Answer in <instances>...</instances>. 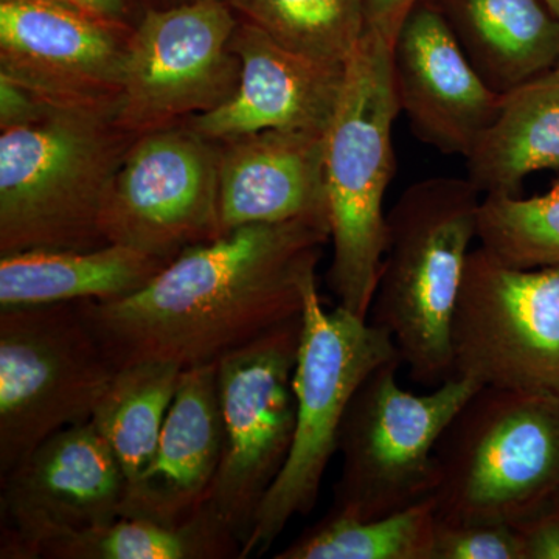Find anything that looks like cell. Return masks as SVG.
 Returning a JSON list of instances; mask_svg holds the SVG:
<instances>
[{
	"label": "cell",
	"instance_id": "27",
	"mask_svg": "<svg viewBox=\"0 0 559 559\" xmlns=\"http://www.w3.org/2000/svg\"><path fill=\"white\" fill-rule=\"evenodd\" d=\"M430 559H524V547L514 525L437 521Z\"/></svg>",
	"mask_w": 559,
	"mask_h": 559
},
{
	"label": "cell",
	"instance_id": "19",
	"mask_svg": "<svg viewBox=\"0 0 559 559\" xmlns=\"http://www.w3.org/2000/svg\"><path fill=\"white\" fill-rule=\"evenodd\" d=\"M433 5L480 79L498 94L558 68L559 17L543 0H441Z\"/></svg>",
	"mask_w": 559,
	"mask_h": 559
},
{
	"label": "cell",
	"instance_id": "26",
	"mask_svg": "<svg viewBox=\"0 0 559 559\" xmlns=\"http://www.w3.org/2000/svg\"><path fill=\"white\" fill-rule=\"evenodd\" d=\"M480 248L514 270L559 267V179L540 197L488 193L477 215Z\"/></svg>",
	"mask_w": 559,
	"mask_h": 559
},
{
	"label": "cell",
	"instance_id": "16",
	"mask_svg": "<svg viewBox=\"0 0 559 559\" xmlns=\"http://www.w3.org/2000/svg\"><path fill=\"white\" fill-rule=\"evenodd\" d=\"M241 61L238 90L187 127L213 142L264 130L326 134L340 106L347 64H331L280 46L238 17L231 38Z\"/></svg>",
	"mask_w": 559,
	"mask_h": 559
},
{
	"label": "cell",
	"instance_id": "13",
	"mask_svg": "<svg viewBox=\"0 0 559 559\" xmlns=\"http://www.w3.org/2000/svg\"><path fill=\"white\" fill-rule=\"evenodd\" d=\"M127 476L94 423L49 437L0 476V558L38 559L120 516Z\"/></svg>",
	"mask_w": 559,
	"mask_h": 559
},
{
	"label": "cell",
	"instance_id": "29",
	"mask_svg": "<svg viewBox=\"0 0 559 559\" xmlns=\"http://www.w3.org/2000/svg\"><path fill=\"white\" fill-rule=\"evenodd\" d=\"M50 106L36 98L20 84L0 76V131L25 127L43 119Z\"/></svg>",
	"mask_w": 559,
	"mask_h": 559
},
{
	"label": "cell",
	"instance_id": "25",
	"mask_svg": "<svg viewBox=\"0 0 559 559\" xmlns=\"http://www.w3.org/2000/svg\"><path fill=\"white\" fill-rule=\"evenodd\" d=\"M286 49L347 64L367 31L366 0H226Z\"/></svg>",
	"mask_w": 559,
	"mask_h": 559
},
{
	"label": "cell",
	"instance_id": "33",
	"mask_svg": "<svg viewBox=\"0 0 559 559\" xmlns=\"http://www.w3.org/2000/svg\"><path fill=\"white\" fill-rule=\"evenodd\" d=\"M546 3L547 9L555 14V16L559 17V0H543Z\"/></svg>",
	"mask_w": 559,
	"mask_h": 559
},
{
	"label": "cell",
	"instance_id": "34",
	"mask_svg": "<svg viewBox=\"0 0 559 559\" xmlns=\"http://www.w3.org/2000/svg\"><path fill=\"white\" fill-rule=\"evenodd\" d=\"M193 2V0H162L164 5H176V3Z\"/></svg>",
	"mask_w": 559,
	"mask_h": 559
},
{
	"label": "cell",
	"instance_id": "24",
	"mask_svg": "<svg viewBox=\"0 0 559 559\" xmlns=\"http://www.w3.org/2000/svg\"><path fill=\"white\" fill-rule=\"evenodd\" d=\"M436 499L377 520L326 513L277 559H430L437 527Z\"/></svg>",
	"mask_w": 559,
	"mask_h": 559
},
{
	"label": "cell",
	"instance_id": "12",
	"mask_svg": "<svg viewBox=\"0 0 559 559\" xmlns=\"http://www.w3.org/2000/svg\"><path fill=\"white\" fill-rule=\"evenodd\" d=\"M102 230L106 242L168 263L219 238L218 143L186 123L140 135L114 178Z\"/></svg>",
	"mask_w": 559,
	"mask_h": 559
},
{
	"label": "cell",
	"instance_id": "20",
	"mask_svg": "<svg viewBox=\"0 0 559 559\" xmlns=\"http://www.w3.org/2000/svg\"><path fill=\"white\" fill-rule=\"evenodd\" d=\"M167 264L112 242L91 250H28L0 255V310L123 299L145 288Z\"/></svg>",
	"mask_w": 559,
	"mask_h": 559
},
{
	"label": "cell",
	"instance_id": "30",
	"mask_svg": "<svg viewBox=\"0 0 559 559\" xmlns=\"http://www.w3.org/2000/svg\"><path fill=\"white\" fill-rule=\"evenodd\" d=\"M80 10L114 24L134 28L146 11L164 7L162 0H72Z\"/></svg>",
	"mask_w": 559,
	"mask_h": 559
},
{
	"label": "cell",
	"instance_id": "9",
	"mask_svg": "<svg viewBox=\"0 0 559 559\" xmlns=\"http://www.w3.org/2000/svg\"><path fill=\"white\" fill-rule=\"evenodd\" d=\"M300 336L301 316L216 364L223 454L202 509L229 530L242 547L293 448V380Z\"/></svg>",
	"mask_w": 559,
	"mask_h": 559
},
{
	"label": "cell",
	"instance_id": "8",
	"mask_svg": "<svg viewBox=\"0 0 559 559\" xmlns=\"http://www.w3.org/2000/svg\"><path fill=\"white\" fill-rule=\"evenodd\" d=\"M116 367L73 304L0 310V476L91 421Z\"/></svg>",
	"mask_w": 559,
	"mask_h": 559
},
{
	"label": "cell",
	"instance_id": "1",
	"mask_svg": "<svg viewBox=\"0 0 559 559\" xmlns=\"http://www.w3.org/2000/svg\"><path fill=\"white\" fill-rule=\"evenodd\" d=\"M329 242L312 221L249 224L187 249L131 296L76 308L116 369L218 364L301 316Z\"/></svg>",
	"mask_w": 559,
	"mask_h": 559
},
{
	"label": "cell",
	"instance_id": "7",
	"mask_svg": "<svg viewBox=\"0 0 559 559\" xmlns=\"http://www.w3.org/2000/svg\"><path fill=\"white\" fill-rule=\"evenodd\" d=\"M401 364L395 359L378 367L349 403L337 443L341 474L330 513L377 520L436 492L437 443L484 385L455 374L417 395L401 388Z\"/></svg>",
	"mask_w": 559,
	"mask_h": 559
},
{
	"label": "cell",
	"instance_id": "14",
	"mask_svg": "<svg viewBox=\"0 0 559 559\" xmlns=\"http://www.w3.org/2000/svg\"><path fill=\"white\" fill-rule=\"evenodd\" d=\"M131 33L75 7L0 2V76L50 108L116 112Z\"/></svg>",
	"mask_w": 559,
	"mask_h": 559
},
{
	"label": "cell",
	"instance_id": "18",
	"mask_svg": "<svg viewBox=\"0 0 559 559\" xmlns=\"http://www.w3.org/2000/svg\"><path fill=\"white\" fill-rule=\"evenodd\" d=\"M223 454L216 364L182 370L148 468L128 484L120 518L180 525L202 509Z\"/></svg>",
	"mask_w": 559,
	"mask_h": 559
},
{
	"label": "cell",
	"instance_id": "31",
	"mask_svg": "<svg viewBox=\"0 0 559 559\" xmlns=\"http://www.w3.org/2000/svg\"><path fill=\"white\" fill-rule=\"evenodd\" d=\"M419 0H366L367 28L377 32L390 46Z\"/></svg>",
	"mask_w": 559,
	"mask_h": 559
},
{
	"label": "cell",
	"instance_id": "15",
	"mask_svg": "<svg viewBox=\"0 0 559 559\" xmlns=\"http://www.w3.org/2000/svg\"><path fill=\"white\" fill-rule=\"evenodd\" d=\"M392 75L412 131L443 154L469 157L502 108L503 95L480 79L441 11L425 0L393 43Z\"/></svg>",
	"mask_w": 559,
	"mask_h": 559
},
{
	"label": "cell",
	"instance_id": "32",
	"mask_svg": "<svg viewBox=\"0 0 559 559\" xmlns=\"http://www.w3.org/2000/svg\"><path fill=\"white\" fill-rule=\"evenodd\" d=\"M0 2H43V3H58V5L79 7L72 0H0Z\"/></svg>",
	"mask_w": 559,
	"mask_h": 559
},
{
	"label": "cell",
	"instance_id": "4",
	"mask_svg": "<svg viewBox=\"0 0 559 559\" xmlns=\"http://www.w3.org/2000/svg\"><path fill=\"white\" fill-rule=\"evenodd\" d=\"M400 112L392 46L367 28L348 60L344 91L325 134V187L333 260L326 283L337 307L369 316L385 249L384 197Z\"/></svg>",
	"mask_w": 559,
	"mask_h": 559
},
{
	"label": "cell",
	"instance_id": "3",
	"mask_svg": "<svg viewBox=\"0 0 559 559\" xmlns=\"http://www.w3.org/2000/svg\"><path fill=\"white\" fill-rule=\"evenodd\" d=\"M479 207L469 179L433 178L409 187L388 213L367 320L389 331L412 380L425 388L455 377L452 319Z\"/></svg>",
	"mask_w": 559,
	"mask_h": 559
},
{
	"label": "cell",
	"instance_id": "28",
	"mask_svg": "<svg viewBox=\"0 0 559 559\" xmlns=\"http://www.w3.org/2000/svg\"><path fill=\"white\" fill-rule=\"evenodd\" d=\"M514 528L521 536L524 559H559V492Z\"/></svg>",
	"mask_w": 559,
	"mask_h": 559
},
{
	"label": "cell",
	"instance_id": "17",
	"mask_svg": "<svg viewBox=\"0 0 559 559\" xmlns=\"http://www.w3.org/2000/svg\"><path fill=\"white\" fill-rule=\"evenodd\" d=\"M216 143L223 235L299 219L330 227L325 134L264 130Z\"/></svg>",
	"mask_w": 559,
	"mask_h": 559
},
{
	"label": "cell",
	"instance_id": "6",
	"mask_svg": "<svg viewBox=\"0 0 559 559\" xmlns=\"http://www.w3.org/2000/svg\"><path fill=\"white\" fill-rule=\"evenodd\" d=\"M395 359L401 356L389 331L341 307L326 311L318 280L308 286L293 380V448L261 502L241 558L266 554L294 518L314 510L353 396L378 367Z\"/></svg>",
	"mask_w": 559,
	"mask_h": 559
},
{
	"label": "cell",
	"instance_id": "35",
	"mask_svg": "<svg viewBox=\"0 0 559 559\" xmlns=\"http://www.w3.org/2000/svg\"><path fill=\"white\" fill-rule=\"evenodd\" d=\"M558 68H559V64H558Z\"/></svg>",
	"mask_w": 559,
	"mask_h": 559
},
{
	"label": "cell",
	"instance_id": "11",
	"mask_svg": "<svg viewBox=\"0 0 559 559\" xmlns=\"http://www.w3.org/2000/svg\"><path fill=\"white\" fill-rule=\"evenodd\" d=\"M238 16L226 0L154 7L132 28L116 120L131 134L212 112L238 90L231 46Z\"/></svg>",
	"mask_w": 559,
	"mask_h": 559
},
{
	"label": "cell",
	"instance_id": "23",
	"mask_svg": "<svg viewBox=\"0 0 559 559\" xmlns=\"http://www.w3.org/2000/svg\"><path fill=\"white\" fill-rule=\"evenodd\" d=\"M240 540L210 511L201 509L180 525L117 518L55 544L49 559H234L241 558Z\"/></svg>",
	"mask_w": 559,
	"mask_h": 559
},
{
	"label": "cell",
	"instance_id": "2",
	"mask_svg": "<svg viewBox=\"0 0 559 559\" xmlns=\"http://www.w3.org/2000/svg\"><path fill=\"white\" fill-rule=\"evenodd\" d=\"M135 139L97 110L50 109L0 131V255L109 245L103 212Z\"/></svg>",
	"mask_w": 559,
	"mask_h": 559
},
{
	"label": "cell",
	"instance_id": "22",
	"mask_svg": "<svg viewBox=\"0 0 559 559\" xmlns=\"http://www.w3.org/2000/svg\"><path fill=\"white\" fill-rule=\"evenodd\" d=\"M180 373L178 366L167 362L121 367L92 415L91 421L119 460L128 484L154 457Z\"/></svg>",
	"mask_w": 559,
	"mask_h": 559
},
{
	"label": "cell",
	"instance_id": "21",
	"mask_svg": "<svg viewBox=\"0 0 559 559\" xmlns=\"http://www.w3.org/2000/svg\"><path fill=\"white\" fill-rule=\"evenodd\" d=\"M480 193H520L532 173L559 168V68L503 95L498 119L466 157Z\"/></svg>",
	"mask_w": 559,
	"mask_h": 559
},
{
	"label": "cell",
	"instance_id": "5",
	"mask_svg": "<svg viewBox=\"0 0 559 559\" xmlns=\"http://www.w3.org/2000/svg\"><path fill=\"white\" fill-rule=\"evenodd\" d=\"M437 520L510 524L559 492V400L481 388L436 448Z\"/></svg>",
	"mask_w": 559,
	"mask_h": 559
},
{
	"label": "cell",
	"instance_id": "10",
	"mask_svg": "<svg viewBox=\"0 0 559 559\" xmlns=\"http://www.w3.org/2000/svg\"><path fill=\"white\" fill-rule=\"evenodd\" d=\"M454 373L559 400V267L514 270L471 250L452 319Z\"/></svg>",
	"mask_w": 559,
	"mask_h": 559
}]
</instances>
